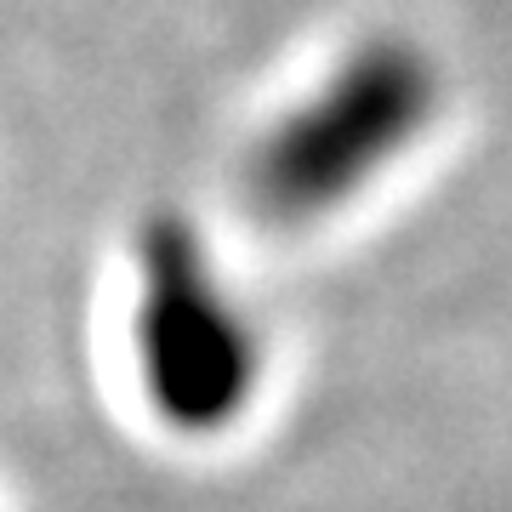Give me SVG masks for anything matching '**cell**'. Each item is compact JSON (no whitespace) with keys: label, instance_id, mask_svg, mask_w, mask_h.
<instances>
[{"label":"cell","instance_id":"1","mask_svg":"<svg viewBox=\"0 0 512 512\" xmlns=\"http://www.w3.org/2000/svg\"><path fill=\"white\" fill-rule=\"evenodd\" d=\"M439 114V69L404 35L359 40L245 160V205L274 228H308L359 200Z\"/></svg>","mask_w":512,"mask_h":512},{"label":"cell","instance_id":"2","mask_svg":"<svg viewBox=\"0 0 512 512\" xmlns=\"http://www.w3.org/2000/svg\"><path fill=\"white\" fill-rule=\"evenodd\" d=\"M137 353L154 404L183 427L228 421L256 382L251 325L177 211H154L137 239Z\"/></svg>","mask_w":512,"mask_h":512}]
</instances>
